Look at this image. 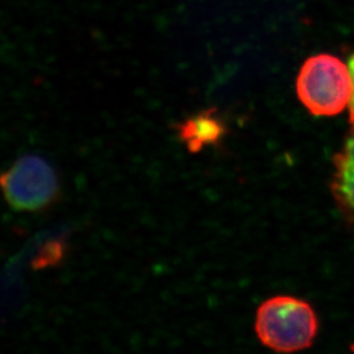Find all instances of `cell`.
I'll list each match as a JSON object with an SVG mask.
<instances>
[{
  "label": "cell",
  "mask_w": 354,
  "mask_h": 354,
  "mask_svg": "<svg viewBox=\"0 0 354 354\" xmlns=\"http://www.w3.org/2000/svg\"><path fill=\"white\" fill-rule=\"evenodd\" d=\"M317 317L306 301L277 296L264 301L256 315V334L259 341L281 353L310 348L317 334Z\"/></svg>",
  "instance_id": "cell-1"
},
{
  "label": "cell",
  "mask_w": 354,
  "mask_h": 354,
  "mask_svg": "<svg viewBox=\"0 0 354 354\" xmlns=\"http://www.w3.org/2000/svg\"><path fill=\"white\" fill-rule=\"evenodd\" d=\"M301 104L315 116L330 118L350 106L353 82L348 66L329 54H317L305 61L297 78Z\"/></svg>",
  "instance_id": "cell-2"
},
{
  "label": "cell",
  "mask_w": 354,
  "mask_h": 354,
  "mask_svg": "<svg viewBox=\"0 0 354 354\" xmlns=\"http://www.w3.org/2000/svg\"><path fill=\"white\" fill-rule=\"evenodd\" d=\"M3 194L13 210L36 212L50 207L59 197V180L53 167L38 155H24L3 172Z\"/></svg>",
  "instance_id": "cell-3"
},
{
  "label": "cell",
  "mask_w": 354,
  "mask_h": 354,
  "mask_svg": "<svg viewBox=\"0 0 354 354\" xmlns=\"http://www.w3.org/2000/svg\"><path fill=\"white\" fill-rule=\"evenodd\" d=\"M177 137L192 154H197L211 146L221 144L227 129L214 108L198 111L181 120L174 127Z\"/></svg>",
  "instance_id": "cell-4"
},
{
  "label": "cell",
  "mask_w": 354,
  "mask_h": 354,
  "mask_svg": "<svg viewBox=\"0 0 354 354\" xmlns=\"http://www.w3.org/2000/svg\"><path fill=\"white\" fill-rule=\"evenodd\" d=\"M331 191L342 210L354 221V127L335 158Z\"/></svg>",
  "instance_id": "cell-5"
},
{
  "label": "cell",
  "mask_w": 354,
  "mask_h": 354,
  "mask_svg": "<svg viewBox=\"0 0 354 354\" xmlns=\"http://www.w3.org/2000/svg\"><path fill=\"white\" fill-rule=\"evenodd\" d=\"M348 69L351 73L352 82H353V95H352L351 102H350V116H351V123L354 127V54L348 60Z\"/></svg>",
  "instance_id": "cell-6"
}]
</instances>
